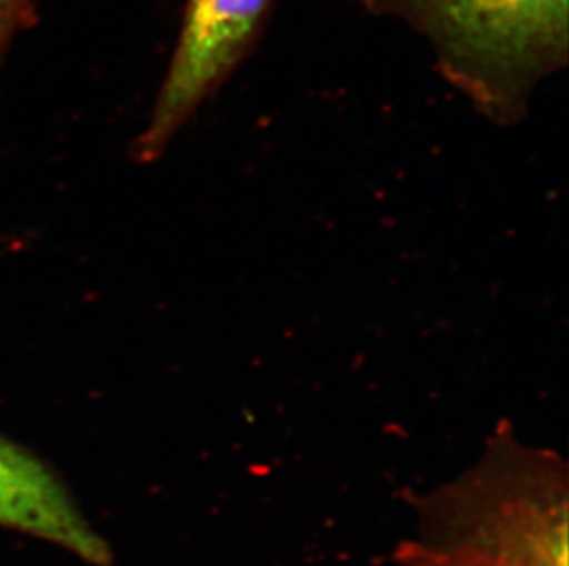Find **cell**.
<instances>
[{
	"instance_id": "6da1fadb",
	"label": "cell",
	"mask_w": 569,
	"mask_h": 566,
	"mask_svg": "<svg viewBox=\"0 0 569 566\" xmlns=\"http://www.w3.org/2000/svg\"><path fill=\"white\" fill-rule=\"evenodd\" d=\"M422 517L400 566H568V465L501 420L483 458Z\"/></svg>"
},
{
	"instance_id": "277c9868",
	"label": "cell",
	"mask_w": 569,
	"mask_h": 566,
	"mask_svg": "<svg viewBox=\"0 0 569 566\" xmlns=\"http://www.w3.org/2000/svg\"><path fill=\"white\" fill-rule=\"evenodd\" d=\"M0 526L33 535L94 566L111 548L78 508L61 476L38 454L0 434Z\"/></svg>"
},
{
	"instance_id": "5b68a950",
	"label": "cell",
	"mask_w": 569,
	"mask_h": 566,
	"mask_svg": "<svg viewBox=\"0 0 569 566\" xmlns=\"http://www.w3.org/2000/svg\"><path fill=\"white\" fill-rule=\"evenodd\" d=\"M38 21L36 0H0V64L22 32Z\"/></svg>"
},
{
	"instance_id": "7a4b0ae2",
	"label": "cell",
	"mask_w": 569,
	"mask_h": 566,
	"mask_svg": "<svg viewBox=\"0 0 569 566\" xmlns=\"http://www.w3.org/2000/svg\"><path fill=\"white\" fill-rule=\"evenodd\" d=\"M422 38L448 85L498 128L569 63V0H361Z\"/></svg>"
},
{
	"instance_id": "3957f363",
	"label": "cell",
	"mask_w": 569,
	"mask_h": 566,
	"mask_svg": "<svg viewBox=\"0 0 569 566\" xmlns=\"http://www.w3.org/2000/svg\"><path fill=\"white\" fill-rule=\"evenodd\" d=\"M274 0H187L178 43L150 118L131 148L139 164L159 161L179 131L248 61Z\"/></svg>"
}]
</instances>
